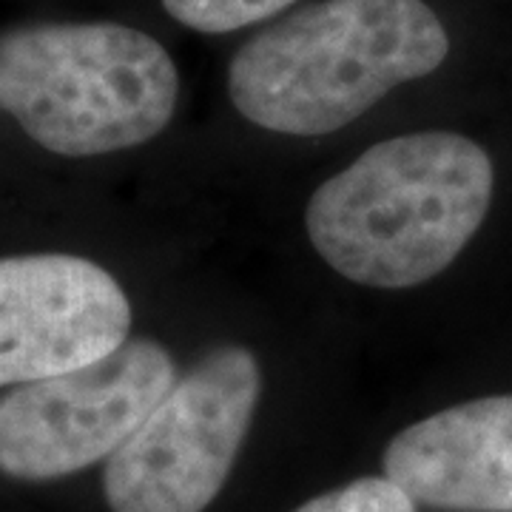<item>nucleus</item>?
Returning a JSON list of instances; mask_svg holds the SVG:
<instances>
[{"label": "nucleus", "mask_w": 512, "mask_h": 512, "mask_svg": "<svg viewBox=\"0 0 512 512\" xmlns=\"http://www.w3.org/2000/svg\"><path fill=\"white\" fill-rule=\"evenodd\" d=\"M495 168L476 140L413 131L367 148L313 191L305 228L339 276L404 291L447 271L490 211Z\"/></svg>", "instance_id": "obj_1"}, {"label": "nucleus", "mask_w": 512, "mask_h": 512, "mask_svg": "<svg viewBox=\"0 0 512 512\" xmlns=\"http://www.w3.org/2000/svg\"><path fill=\"white\" fill-rule=\"evenodd\" d=\"M447 55L450 35L424 0H319L239 46L228 97L254 126L322 137Z\"/></svg>", "instance_id": "obj_2"}, {"label": "nucleus", "mask_w": 512, "mask_h": 512, "mask_svg": "<svg viewBox=\"0 0 512 512\" xmlns=\"http://www.w3.org/2000/svg\"><path fill=\"white\" fill-rule=\"evenodd\" d=\"M180 97L160 40L123 23H35L0 35V111L52 154L97 157L154 140Z\"/></svg>", "instance_id": "obj_3"}, {"label": "nucleus", "mask_w": 512, "mask_h": 512, "mask_svg": "<svg viewBox=\"0 0 512 512\" xmlns=\"http://www.w3.org/2000/svg\"><path fill=\"white\" fill-rule=\"evenodd\" d=\"M262 396L256 356L239 345L205 353L109 458L111 512H205L237 464Z\"/></svg>", "instance_id": "obj_4"}, {"label": "nucleus", "mask_w": 512, "mask_h": 512, "mask_svg": "<svg viewBox=\"0 0 512 512\" xmlns=\"http://www.w3.org/2000/svg\"><path fill=\"white\" fill-rule=\"evenodd\" d=\"M177 382L157 339H126L92 365L18 384L0 399V473L66 478L109 458Z\"/></svg>", "instance_id": "obj_5"}, {"label": "nucleus", "mask_w": 512, "mask_h": 512, "mask_svg": "<svg viewBox=\"0 0 512 512\" xmlns=\"http://www.w3.org/2000/svg\"><path fill=\"white\" fill-rule=\"evenodd\" d=\"M131 302L92 259L23 254L0 259V387L92 365L128 339Z\"/></svg>", "instance_id": "obj_6"}, {"label": "nucleus", "mask_w": 512, "mask_h": 512, "mask_svg": "<svg viewBox=\"0 0 512 512\" xmlns=\"http://www.w3.org/2000/svg\"><path fill=\"white\" fill-rule=\"evenodd\" d=\"M382 467L416 507L512 512V396L453 404L404 427Z\"/></svg>", "instance_id": "obj_7"}, {"label": "nucleus", "mask_w": 512, "mask_h": 512, "mask_svg": "<svg viewBox=\"0 0 512 512\" xmlns=\"http://www.w3.org/2000/svg\"><path fill=\"white\" fill-rule=\"evenodd\" d=\"M296 0H163L165 12L185 29L228 35L285 12Z\"/></svg>", "instance_id": "obj_8"}, {"label": "nucleus", "mask_w": 512, "mask_h": 512, "mask_svg": "<svg viewBox=\"0 0 512 512\" xmlns=\"http://www.w3.org/2000/svg\"><path fill=\"white\" fill-rule=\"evenodd\" d=\"M293 512H416V504L384 476H365L305 501Z\"/></svg>", "instance_id": "obj_9"}]
</instances>
